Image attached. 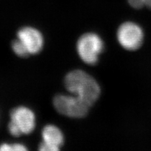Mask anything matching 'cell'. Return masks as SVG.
Wrapping results in <instances>:
<instances>
[{
  "label": "cell",
  "mask_w": 151,
  "mask_h": 151,
  "mask_svg": "<svg viewBox=\"0 0 151 151\" xmlns=\"http://www.w3.org/2000/svg\"><path fill=\"white\" fill-rule=\"evenodd\" d=\"M128 2L135 9H141L145 6L151 9V0H128Z\"/></svg>",
  "instance_id": "10"
},
{
  "label": "cell",
  "mask_w": 151,
  "mask_h": 151,
  "mask_svg": "<svg viewBox=\"0 0 151 151\" xmlns=\"http://www.w3.org/2000/svg\"><path fill=\"white\" fill-rule=\"evenodd\" d=\"M53 106L58 113L72 118H81L87 116L90 106L71 94H58L53 99Z\"/></svg>",
  "instance_id": "4"
},
{
  "label": "cell",
  "mask_w": 151,
  "mask_h": 151,
  "mask_svg": "<svg viewBox=\"0 0 151 151\" xmlns=\"http://www.w3.org/2000/svg\"><path fill=\"white\" fill-rule=\"evenodd\" d=\"M10 118L8 129L10 134L15 137L29 134L35 129V114L28 107L20 106L14 108L11 111Z\"/></svg>",
  "instance_id": "3"
},
{
  "label": "cell",
  "mask_w": 151,
  "mask_h": 151,
  "mask_svg": "<svg viewBox=\"0 0 151 151\" xmlns=\"http://www.w3.org/2000/svg\"><path fill=\"white\" fill-rule=\"evenodd\" d=\"M65 86L71 94L83 100L90 106L98 99L101 92L97 81L86 71L79 69L67 73Z\"/></svg>",
  "instance_id": "1"
},
{
  "label": "cell",
  "mask_w": 151,
  "mask_h": 151,
  "mask_svg": "<svg viewBox=\"0 0 151 151\" xmlns=\"http://www.w3.org/2000/svg\"><path fill=\"white\" fill-rule=\"evenodd\" d=\"M42 142L39 145L41 151H58L64 143V135L59 127L47 124L41 132Z\"/></svg>",
  "instance_id": "7"
},
{
  "label": "cell",
  "mask_w": 151,
  "mask_h": 151,
  "mask_svg": "<svg viewBox=\"0 0 151 151\" xmlns=\"http://www.w3.org/2000/svg\"><path fill=\"white\" fill-rule=\"evenodd\" d=\"M27 148L22 143H7L0 145V151H25Z\"/></svg>",
  "instance_id": "9"
},
{
  "label": "cell",
  "mask_w": 151,
  "mask_h": 151,
  "mask_svg": "<svg viewBox=\"0 0 151 151\" xmlns=\"http://www.w3.org/2000/svg\"><path fill=\"white\" fill-rule=\"evenodd\" d=\"M104 44L97 34L88 32L79 38L76 43V50L83 62L89 65L97 63L99 57L104 50Z\"/></svg>",
  "instance_id": "2"
},
{
  "label": "cell",
  "mask_w": 151,
  "mask_h": 151,
  "mask_svg": "<svg viewBox=\"0 0 151 151\" xmlns=\"http://www.w3.org/2000/svg\"><path fill=\"white\" fill-rule=\"evenodd\" d=\"M11 47H12V49L15 54L16 55L20 57V58H27V57L30 55L27 48H25V46L20 41V39H17L13 41Z\"/></svg>",
  "instance_id": "8"
},
{
  "label": "cell",
  "mask_w": 151,
  "mask_h": 151,
  "mask_svg": "<svg viewBox=\"0 0 151 151\" xmlns=\"http://www.w3.org/2000/svg\"><path fill=\"white\" fill-rule=\"evenodd\" d=\"M143 39L144 34L142 28L135 22H124L117 31V39L119 44L129 51H134L140 48Z\"/></svg>",
  "instance_id": "5"
},
{
  "label": "cell",
  "mask_w": 151,
  "mask_h": 151,
  "mask_svg": "<svg viewBox=\"0 0 151 151\" xmlns=\"http://www.w3.org/2000/svg\"><path fill=\"white\" fill-rule=\"evenodd\" d=\"M17 37L27 48L29 55L39 53L44 45L43 35L39 29L32 27H24L18 30Z\"/></svg>",
  "instance_id": "6"
}]
</instances>
